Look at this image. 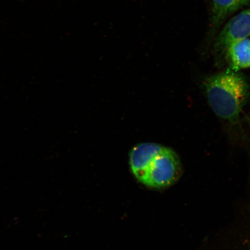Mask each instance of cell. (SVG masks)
Listing matches in <instances>:
<instances>
[{
	"label": "cell",
	"mask_w": 250,
	"mask_h": 250,
	"mask_svg": "<svg viewBox=\"0 0 250 250\" xmlns=\"http://www.w3.org/2000/svg\"><path fill=\"white\" fill-rule=\"evenodd\" d=\"M130 171L136 180L149 189L173 186L183 172L180 159L173 149L154 143L139 144L129 154Z\"/></svg>",
	"instance_id": "6da1fadb"
},
{
	"label": "cell",
	"mask_w": 250,
	"mask_h": 250,
	"mask_svg": "<svg viewBox=\"0 0 250 250\" xmlns=\"http://www.w3.org/2000/svg\"><path fill=\"white\" fill-rule=\"evenodd\" d=\"M204 87L209 104L218 117L232 123L239 118L249 96L248 83L241 74L230 69L208 77Z\"/></svg>",
	"instance_id": "7a4b0ae2"
},
{
	"label": "cell",
	"mask_w": 250,
	"mask_h": 250,
	"mask_svg": "<svg viewBox=\"0 0 250 250\" xmlns=\"http://www.w3.org/2000/svg\"><path fill=\"white\" fill-rule=\"evenodd\" d=\"M226 236L227 250H250V184L232 221L227 224Z\"/></svg>",
	"instance_id": "3957f363"
},
{
	"label": "cell",
	"mask_w": 250,
	"mask_h": 250,
	"mask_svg": "<svg viewBox=\"0 0 250 250\" xmlns=\"http://www.w3.org/2000/svg\"><path fill=\"white\" fill-rule=\"evenodd\" d=\"M250 36V8L243 11L228 21L215 42L217 52H226L232 43Z\"/></svg>",
	"instance_id": "277c9868"
},
{
	"label": "cell",
	"mask_w": 250,
	"mask_h": 250,
	"mask_svg": "<svg viewBox=\"0 0 250 250\" xmlns=\"http://www.w3.org/2000/svg\"><path fill=\"white\" fill-rule=\"evenodd\" d=\"M226 54L231 70L237 71L250 67V39L232 43L227 49Z\"/></svg>",
	"instance_id": "5b68a950"
},
{
	"label": "cell",
	"mask_w": 250,
	"mask_h": 250,
	"mask_svg": "<svg viewBox=\"0 0 250 250\" xmlns=\"http://www.w3.org/2000/svg\"><path fill=\"white\" fill-rule=\"evenodd\" d=\"M249 3L250 0H212V29H216L230 15Z\"/></svg>",
	"instance_id": "8992f818"
}]
</instances>
